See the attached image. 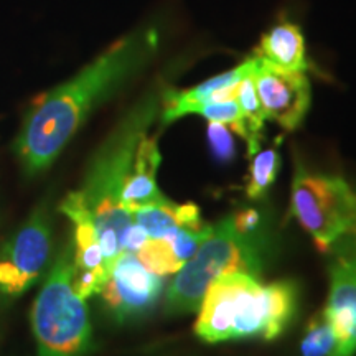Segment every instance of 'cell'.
Returning a JSON list of instances; mask_svg holds the SVG:
<instances>
[{
    "mask_svg": "<svg viewBox=\"0 0 356 356\" xmlns=\"http://www.w3.org/2000/svg\"><path fill=\"white\" fill-rule=\"evenodd\" d=\"M328 267L330 291L325 314L338 337V356L356 355V246L350 234L337 244ZM333 246V248H335Z\"/></svg>",
    "mask_w": 356,
    "mask_h": 356,
    "instance_id": "10",
    "label": "cell"
},
{
    "mask_svg": "<svg viewBox=\"0 0 356 356\" xmlns=\"http://www.w3.org/2000/svg\"><path fill=\"white\" fill-rule=\"evenodd\" d=\"M73 239L66 241L48 270L32 307V330L38 356H84L92 332L86 299L73 284Z\"/></svg>",
    "mask_w": 356,
    "mask_h": 356,
    "instance_id": "5",
    "label": "cell"
},
{
    "mask_svg": "<svg viewBox=\"0 0 356 356\" xmlns=\"http://www.w3.org/2000/svg\"><path fill=\"white\" fill-rule=\"evenodd\" d=\"M280 165L277 144L266 150H259L251 157L249 175L246 184V195L251 200L262 198L266 191L274 184Z\"/></svg>",
    "mask_w": 356,
    "mask_h": 356,
    "instance_id": "18",
    "label": "cell"
},
{
    "mask_svg": "<svg viewBox=\"0 0 356 356\" xmlns=\"http://www.w3.org/2000/svg\"><path fill=\"white\" fill-rule=\"evenodd\" d=\"M197 114L203 115L208 122H218L226 127L229 126L238 136H241L243 139L246 137V127H244L243 114L236 97L208 102V104H204L203 108L198 109Z\"/></svg>",
    "mask_w": 356,
    "mask_h": 356,
    "instance_id": "20",
    "label": "cell"
},
{
    "mask_svg": "<svg viewBox=\"0 0 356 356\" xmlns=\"http://www.w3.org/2000/svg\"><path fill=\"white\" fill-rule=\"evenodd\" d=\"M159 26H142L114 42L68 81L38 96L15 142L22 165L33 175L55 162L97 106L152 60Z\"/></svg>",
    "mask_w": 356,
    "mask_h": 356,
    "instance_id": "1",
    "label": "cell"
},
{
    "mask_svg": "<svg viewBox=\"0 0 356 356\" xmlns=\"http://www.w3.org/2000/svg\"><path fill=\"white\" fill-rule=\"evenodd\" d=\"M208 142L218 162H231L234 157V142L228 127L218 122L208 124Z\"/></svg>",
    "mask_w": 356,
    "mask_h": 356,
    "instance_id": "21",
    "label": "cell"
},
{
    "mask_svg": "<svg viewBox=\"0 0 356 356\" xmlns=\"http://www.w3.org/2000/svg\"><path fill=\"white\" fill-rule=\"evenodd\" d=\"M291 211L318 251L328 252L350 234L356 215V191L345 178L312 173L297 160Z\"/></svg>",
    "mask_w": 356,
    "mask_h": 356,
    "instance_id": "6",
    "label": "cell"
},
{
    "mask_svg": "<svg viewBox=\"0 0 356 356\" xmlns=\"http://www.w3.org/2000/svg\"><path fill=\"white\" fill-rule=\"evenodd\" d=\"M160 162H162V155L157 145V137H150L147 132L137 147L136 157H134L122 191V204L131 215L142 207L168 202V198L155 184Z\"/></svg>",
    "mask_w": 356,
    "mask_h": 356,
    "instance_id": "13",
    "label": "cell"
},
{
    "mask_svg": "<svg viewBox=\"0 0 356 356\" xmlns=\"http://www.w3.org/2000/svg\"><path fill=\"white\" fill-rule=\"evenodd\" d=\"M136 256L147 269L159 275H163V277L168 274H175L181 267L167 239L147 238L139 251L136 252Z\"/></svg>",
    "mask_w": 356,
    "mask_h": 356,
    "instance_id": "19",
    "label": "cell"
},
{
    "mask_svg": "<svg viewBox=\"0 0 356 356\" xmlns=\"http://www.w3.org/2000/svg\"><path fill=\"white\" fill-rule=\"evenodd\" d=\"M60 210L73 222V252H74V289L83 299L99 291L108 280L104 256L91 213L78 191H71L61 203Z\"/></svg>",
    "mask_w": 356,
    "mask_h": 356,
    "instance_id": "11",
    "label": "cell"
},
{
    "mask_svg": "<svg viewBox=\"0 0 356 356\" xmlns=\"http://www.w3.org/2000/svg\"><path fill=\"white\" fill-rule=\"evenodd\" d=\"M236 101H238L239 109H241L244 127H246V140L248 155L252 157L256 152H259L261 140H262V127H264L266 113L262 109V104L257 96L254 79L252 76L244 78L236 88Z\"/></svg>",
    "mask_w": 356,
    "mask_h": 356,
    "instance_id": "16",
    "label": "cell"
},
{
    "mask_svg": "<svg viewBox=\"0 0 356 356\" xmlns=\"http://www.w3.org/2000/svg\"><path fill=\"white\" fill-rule=\"evenodd\" d=\"M132 220L144 229L149 239L170 238L185 226H195L203 222L197 204H177L172 200L139 208L132 213Z\"/></svg>",
    "mask_w": 356,
    "mask_h": 356,
    "instance_id": "15",
    "label": "cell"
},
{
    "mask_svg": "<svg viewBox=\"0 0 356 356\" xmlns=\"http://www.w3.org/2000/svg\"><path fill=\"white\" fill-rule=\"evenodd\" d=\"M262 241L257 228H244L236 215L213 225L211 233L193 256L175 273L167 289V310L170 314L197 312L213 280L225 274L259 275Z\"/></svg>",
    "mask_w": 356,
    "mask_h": 356,
    "instance_id": "4",
    "label": "cell"
},
{
    "mask_svg": "<svg viewBox=\"0 0 356 356\" xmlns=\"http://www.w3.org/2000/svg\"><path fill=\"white\" fill-rule=\"evenodd\" d=\"M257 56V55H256ZM252 74L266 118L286 131H296L310 108V81L305 73L284 71L269 65L261 56Z\"/></svg>",
    "mask_w": 356,
    "mask_h": 356,
    "instance_id": "9",
    "label": "cell"
},
{
    "mask_svg": "<svg viewBox=\"0 0 356 356\" xmlns=\"http://www.w3.org/2000/svg\"><path fill=\"white\" fill-rule=\"evenodd\" d=\"M259 58L256 55L244 60L236 68L216 74L207 81L188 89H165L160 101V119L163 124H170L186 114H197L200 108L213 101L234 97L236 88L244 78L252 76Z\"/></svg>",
    "mask_w": 356,
    "mask_h": 356,
    "instance_id": "12",
    "label": "cell"
},
{
    "mask_svg": "<svg viewBox=\"0 0 356 356\" xmlns=\"http://www.w3.org/2000/svg\"><path fill=\"white\" fill-rule=\"evenodd\" d=\"M51 257V222L37 208L0 248V293L19 297L37 282Z\"/></svg>",
    "mask_w": 356,
    "mask_h": 356,
    "instance_id": "7",
    "label": "cell"
},
{
    "mask_svg": "<svg viewBox=\"0 0 356 356\" xmlns=\"http://www.w3.org/2000/svg\"><path fill=\"white\" fill-rule=\"evenodd\" d=\"M162 91H149L118 122L89 163L79 197L91 213L104 256L106 273L124 252L132 215L122 204V191L142 137L160 115Z\"/></svg>",
    "mask_w": 356,
    "mask_h": 356,
    "instance_id": "2",
    "label": "cell"
},
{
    "mask_svg": "<svg viewBox=\"0 0 356 356\" xmlns=\"http://www.w3.org/2000/svg\"><path fill=\"white\" fill-rule=\"evenodd\" d=\"M162 289L163 275L147 269L132 252H122L99 293L114 318L126 322L142 317L152 309Z\"/></svg>",
    "mask_w": 356,
    "mask_h": 356,
    "instance_id": "8",
    "label": "cell"
},
{
    "mask_svg": "<svg viewBox=\"0 0 356 356\" xmlns=\"http://www.w3.org/2000/svg\"><path fill=\"white\" fill-rule=\"evenodd\" d=\"M338 337L325 310L310 318L302 337L300 356H338Z\"/></svg>",
    "mask_w": 356,
    "mask_h": 356,
    "instance_id": "17",
    "label": "cell"
},
{
    "mask_svg": "<svg viewBox=\"0 0 356 356\" xmlns=\"http://www.w3.org/2000/svg\"><path fill=\"white\" fill-rule=\"evenodd\" d=\"M350 238L353 239V243H355V246H356V215H355L353 226H351V229H350Z\"/></svg>",
    "mask_w": 356,
    "mask_h": 356,
    "instance_id": "22",
    "label": "cell"
},
{
    "mask_svg": "<svg viewBox=\"0 0 356 356\" xmlns=\"http://www.w3.org/2000/svg\"><path fill=\"white\" fill-rule=\"evenodd\" d=\"M257 56L284 71L307 73L312 66L305 51V40L300 29L289 22H280L262 35Z\"/></svg>",
    "mask_w": 356,
    "mask_h": 356,
    "instance_id": "14",
    "label": "cell"
},
{
    "mask_svg": "<svg viewBox=\"0 0 356 356\" xmlns=\"http://www.w3.org/2000/svg\"><path fill=\"white\" fill-rule=\"evenodd\" d=\"M296 300V286L289 280L261 284L251 274H225L204 292L195 333L207 343L274 340L292 320Z\"/></svg>",
    "mask_w": 356,
    "mask_h": 356,
    "instance_id": "3",
    "label": "cell"
}]
</instances>
